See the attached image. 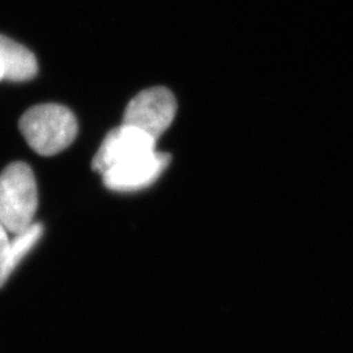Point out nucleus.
<instances>
[{"instance_id":"nucleus-2","label":"nucleus","mask_w":353,"mask_h":353,"mask_svg":"<svg viewBox=\"0 0 353 353\" xmlns=\"http://www.w3.org/2000/svg\"><path fill=\"white\" fill-rule=\"evenodd\" d=\"M37 182L26 163H12L0 173V223L17 234L32 227L37 212Z\"/></svg>"},{"instance_id":"nucleus-4","label":"nucleus","mask_w":353,"mask_h":353,"mask_svg":"<svg viewBox=\"0 0 353 353\" xmlns=\"http://www.w3.org/2000/svg\"><path fill=\"white\" fill-rule=\"evenodd\" d=\"M157 140L143 132L139 128L121 125L113 128L102 141L93 157L92 168L103 174L113 166L126 163L138 156L154 151Z\"/></svg>"},{"instance_id":"nucleus-5","label":"nucleus","mask_w":353,"mask_h":353,"mask_svg":"<svg viewBox=\"0 0 353 353\" xmlns=\"http://www.w3.org/2000/svg\"><path fill=\"white\" fill-rule=\"evenodd\" d=\"M170 163V156L157 150L113 166L102 174L103 185L117 192H131L154 183Z\"/></svg>"},{"instance_id":"nucleus-1","label":"nucleus","mask_w":353,"mask_h":353,"mask_svg":"<svg viewBox=\"0 0 353 353\" xmlns=\"http://www.w3.org/2000/svg\"><path fill=\"white\" fill-rule=\"evenodd\" d=\"M19 127L29 147L46 157L68 148L79 131L74 113L58 103L30 108L20 118Z\"/></svg>"},{"instance_id":"nucleus-9","label":"nucleus","mask_w":353,"mask_h":353,"mask_svg":"<svg viewBox=\"0 0 353 353\" xmlns=\"http://www.w3.org/2000/svg\"><path fill=\"white\" fill-rule=\"evenodd\" d=\"M0 80H3V67H1V62H0Z\"/></svg>"},{"instance_id":"nucleus-3","label":"nucleus","mask_w":353,"mask_h":353,"mask_svg":"<svg viewBox=\"0 0 353 353\" xmlns=\"http://www.w3.org/2000/svg\"><path fill=\"white\" fill-rule=\"evenodd\" d=\"M176 101L174 94L165 87L144 89L128 102L123 125L139 128L159 140L174 121Z\"/></svg>"},{"instance_id":"nucleus-7","label":"nucleus","mask_w":353,"mask_h":353,"mask_svg":"<svg viewBox=\"0 0 353 353\" xmlns=\"http://www.w3.org/2000/svg\"><path fill=\"white\" fill-rule=\"evenodd\" d=\"M43 234V227L41 224H33L24 232L14 234V239L10 240V245L4 258L0 263V288L7 283L14 268L20 265V262L26 258L33 248L37 245L38 241Z\"/></svg>"},{"instance_id":"nucleus-8","label":"nucleus","mask_w":353,"mask_h":353,"mask_svg":"<svg viewBox=\"0 0 353 353\" xmlns=\"http://www.w3.org/2000/svg\"><path fill=\"white\" fill-rule=\"evenodd\" d=\"M10 245V239H8V232L4 228V225L0 223V263L4 258V254L7 252V248Z\"/></svg>"},{"instance_id":"nucleus-6","label":"nucleus","mask_w":353,"mask_h":353,"mask_svg":"<svg viewBox=\"0 0 353 353\" xmlns=\"http://www.w3.org/2000/svg\"><path fill=\"white\" fill-rule=\"evenodd\" d=\"M0 62L3 80L28 81L37 75L38 63L34 54L3 34H0Z\"/></svg>"}]
</instances>
